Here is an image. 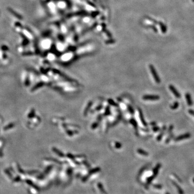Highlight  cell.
<instances>
[{"label": "cell", "instance_id": "obj_1", "mask_svg": "<svg viewBox=\"0 0 194 194\" xmlns=\"http://www.w3.org/2000/svg\"><path fill=\"white\" fill-rule=\"evenodd\" d=\"M150 69L151 72V73H152L153 77L154 79L155 80V81L157 84H160V82H161V80H160V78L159 77V76L158 74V73L156 72V71L154 67L153 66V65H152V64L150 65Z\"/></svg>", "mask_w": 194, "mask_h": 194}, {"label": "cell", "instance_id": "obj_2", "mask_svg": "<svg viewBox=\"0 0 194 194\" xmlns=\"http://www.w3.org/2000/svg\"><path fill=\"white\" fill-rule=\"evenodd\" d=\"M161 165L160 163H158V165H156V166L155 167V168L153 170V175L150 178H149L148 179V181H147V183H148V184H150L151 182L152 181V180H153V179L156 176V175H158V170H159L160 168H161Z\"/></svg>", "mask_w": 194, "mask_h": 194}, {"label": "cell", "instance_id": "obj_3", "mask_svg": "<svg viewBox=\"0 0 194 194\" xmlns=\"http://www.w3.org/2000/svg\"><path fill=\"white\" fill-rule=\"evenodd\" d=\"M191 135L190 133H184L183 134H182V135H178L176 137H174V140L175 142H178V141L188 139H189L190 137H191Z\"/></svg>", "mask_w": 194, "mask_h": 194}, {"label": "cell", "instance_id": "obj_4", "mask_svg": "<svg viewBox=\"0 0 194 194\" xmlns=\"http://www.w3.org/2000/svg\"><path fill=\"white\" fill-rule=\"evenodd\" d=\"M160 97L157 95H145L142 97L144 100H150V101H155L160 99Z\"/></svg>", "mask_w": 194, "mask_h": 194}, {"label": "cell", "instance_id": "obj_5", "mask_svg": "<svg viewBox=\"0 0 194 194\" xmlns=\"http://www.w3.org/2000/svg\"><path fill=\"white\" fill-rule=\"evenodd\" d=\"M169 88L170 89V90L171 91V92L174 94V96L176 97L177 98H181L180 93H179L178 91L177 90V89L174 87V86H173V85H170Z\"/></svg>", "mask_w": 194, "mask_h": 194}, {"label": "cell", "instance_id": "obj_6", "mask_svg": "<svg viewBox=\"0 0 194 194\" xmlns=\"http://www.w3.org/2000/svg\"><path fill=\"white\" fill-rule=\"evenodd\" d=\"M185 98L186 99V102H187V104L188 106H191L193 105V100H192L191 94H190L189 93H186Z\"/></svg>", "mask_w": 194, "mask_h": 194}, {"label": "cell", "instance_id": "obj_7", "mask_svg": "<svg viewBox=\"0 0 194 194\" xmlns=\"http://www.w3.org/2000/svg\"><path fill=\"white\" fill-rule=\"evenodd\" d=\"M167 129V127H166V126L164 125L162 127V129H161V132H160V133L159 134V135L157 137V140L158 141H160L161 140L162 137H163V136L164 135V134H165V131Z\"/></svg>", "mask_w": 194, "mask_h": 194}, {"label": "cell", "instance_id": "obj_8", "mask_svg": "<svg viewBox=\"0 0 194 194\" xmlns=\"http://www.w3.org/2000/svg\"><path fill=\"white\" fill-rule=\"evenodd\" d=\"M171 183H172V184L176 188L177 190H178V194H184L183 190L181 187V186H179L176 182H175L174 181H171Z\"/></svg>", "mask_w": 194, "mask_h": 194}, {"label": "cell", "instance_id": "obj_9", "mask_svg": "<svg viewBox=\"0 0 194 194\" xmlns=\"http://www.w3.org/2000/svg\"><path fill=\"white\" fill-rule=\"evenodd\" d=\"M139 114L140 119L142 124L143 125V126H148V125H147V123L146 122L144 117H143V115L142 112L141 110L140 109H139Z\"/></svg>", "mask_w": 194, "mask_h": 194}, {"label": "cell", "instance_id": "obj_10", "mask_svg": "<svg viewBox=\"0 0 194 194\" xmlns=\"http://www.w3.org/2000/svg\"><path fill=\"white\" fill-rule=\"evenodd\" d=\"M174 137H175V135H174V134L173 133H170V134H169L168 137H167V139H166V141H165L166 143H169V142L170 141L173 139H174Z\"/></svg>", "mask_w": 194, "mask_h": 194}, {"label": "cell", "instance_id": "obj_11", "mask_svg": "<svg viewBox=\"0 0 194 194\" xmlns=\"http://www.w3.org/2000/svg\"><path fill=\"white\" fill-rule=\"evenodd\" d=\"M179 106V102L178 101L174 102L173 104L170 106V109L173 110L176 109Z\"/></svg>", "mask_w": 194, "mask_h": 194}, {"label": "cell", "instance_id": "obj_12", "mask_svg": "<svg viewBox=\"0 0 194 194\" xmlns=\"http://www.w3.org/2000/svg\"><path fill=\"white\" fill-rule=\"evenodd\" d=\"M137 152L138 153H139L141 155H144L146 156L148 155V153H147V152H146V151L141 150V149H138V150H137Z\"/></svg>", "mask_w": 194, "mask_h": 194}, {"label": "cell", "instance_id": "obj_13", "mask_svg": "<svg viewBox=\"0 0 194 194\" xmlns=\"http://www.w3.org/2000/svg\"><path fill=\"white\" fill-rule=\"evenodd\" d=\"M92 105V102H89V103L88 104V105H87L85 111H84V115H86L87 114V113H88V112L89 109V108L91 107V106Z\"/></svg>", "mask_w": 194, "mask_h": 194}, {"label": "cell", "instance_id": "obj_14", "mask_svg": "<svg viewBox=\"0 0 194 194\" xmlns=\"http://www.w3.org/2000/svg\"><path fill=\"white\" fill-rule=\"evenodd\" d=\"M130 122L131 124L133 125V126H134V127L135 128V129L137 130V121H135V120H134V119H132L131 120H130Z\"/></svg>", "mask_w": 194, "mask_h": 194}, {"label": "cell", "instance_id": "obj_15", "mask_svg": "<svg viewBox=\"0 0 194 194\" xmlns=\"http://www.w3.org/2000/svg\"><path fill=\"white\" fill-rule=\"evenodd\" d=\"M173 129H174V125H170L168 127V130H167L168 134H170V133H172V132L173 131Z\"/></svg>", "mask_w": 194, "mask_h": 194}, {"label": "cell", "instance_id": "obj_16", "mask_svg": "<svg viewBox=\"0 0 194 194\" xmlns=\"http://www.w3.org/2000/svg\"><path fill=\"white\" fill-rule=\"evenodd\" d=\"M108 102H109V103L110 104V105L114 106H117V104L115 102L113 101L112 99H109V100H108Z\"/></svg>", "mask_w": 194, "mask_h": 194}, {"label": "cell", "instance_id": "obj_17", "mask_svg": "<svg viewBox=\"0 0 194 194\" xmlns=\"http://www.w3.org/2000/svg\"><path fill=\"white\" fill-rule=\"evenodd\" d=\"M98 187L99 188V189H100V191H101L102 193L105 194H106V192L105 191V190H104V189L103 190V187H102V185L101 184L98 183Z\"/></svg>", "mask_w": 194, "mask_h": 194}, {"label": "cell", "instance_id": "obj_18", "mask_svg": "<svg viewBox=\"0 0 194 194\" xmlns=\"http://www.w3.org/2000/svg\"><path fill=\"white\" fill-rule=\"evenodd\" d=\"M152 129L154 132H157L158 131V130H160V128L159 127H158L157 126H154V127H153Z\"/></svg>", "mask_w": 194, "mask_h": 194}, {"label": "cell", "instance_id": "obj_19", "mask_svg": "<svg viewBox=\"0 0 194 194\" xmlns=\"http://www.w3.org/2000/svg\"><path fill=\"white\" fill-rule=\"evenodd\" d=\"M110 109H109V107H107L106 109V111H105V114L106 115H109L110 114Z\"/></svg>", "mask_w": 194, "mask_h": 194}, {"label": "cell", "instance_id": "obj_20", "mask_svg": "<svg viewBox=\"0 0 194 194\" xmlns=\"http://www.w3.org/2000/svg\"><path fill=\"white\" fill-rule=\"evenodd\" d=\"M128 110H129V112L131 114H133L134 113V111L133 108H132L130 106H128Z\"/></svg>", "mask_w": 194, "mask_h": 194}, {"label": "cell", "instance_id": "obj_21", "mask_svg": "<svg viewBox=\"0 0 194 194\" xmlns=\"http://www.w3.org/2000/svg\"><path fill=\"white\" fill-rule=\"evenodd\" d=\"M173 175H174V178H176L177 180H178V182H180V183H182V180H181L180 178H178V175H176L175 174H173Z\"/></svg>", "mask_w": 194, "mask_h": 194}, {"label": "cell", "instance_id": "obj_22", "mask_svg": "<svg viewBox=\"0 0 194 194\" xmlns=\"http://www.w3.org/2000/svg\"><path fill=\"white\" fill-rule=\"evenodd\" d=\"M153 186H154V188H156V189H161L162 187V186L159 185V184H155V185H154Z\"/></svg>", "mask_w": 194, "mask_h": 194}, {"label": "cell", "instance_id": "obj_23", "mask_svg": "<svg viewBox=\"0 0 194 194\" xmlns=\"http://www.w3.org/2000/svg\"><path fill=\"white\" fill-rule=\"evenodd\" d=\"M98 123H97V122H95V123H94V124H93L92 125V129H94V128H97V127H98Z\"/></svg>", "mask_w": 194, "mask_h": 194}, {"label": "cell", "instance_id": "obj_24", "mask_svg": "<svg viewBox=\"0 0 194 194\" xmlns=\"http://www.w3.org/2000/svg\"><path fill=\"white\" fill-rule=\"evenodd\" d=\"M115 147L117 148H120L121 147V145L120 143L119 142H116L115 143Z\"/></svg>", "mask_w": 194, "mask_h": 194}, {"label": "cell", "instance_id": "obj_25", "mask_svg": "<svg viewBox=\"0 0 194 194\" xmlns=\"http://www.w3.org/2000/svg\"><path fill=\"white\" fill-rule=\"evenodd\" d=\"M188 112H189V113L190 114H191V115H193V116L194 117V110L189 109V111H188Z\"/></svg>", "mask_w": 194, "mask_h": 194}, {"label": "cell", "instance_id": "obj_26", "mask_svg": "<svg viewBox=\"0 0 194 194\" xmlns=\"http://www.w3.org/2000/svg\"><path fill=\"white\" fill-rule=\"evenodd\" d=\"M67 133H68V135H69L70 136H72V135H73L72 132H71L70 130H69V131H68V132H67Z\"/></svg>", "mask_w": 194, "mask_h": 194}, {"label": "cell", "instance_id": "obj_27", "mask_svg": "<svg viewBox=\"0 0 194 194\" xmlns=\"http://www.w3.org/2000/svg\"><path fill=\"white\" fill-rule=\"evenodd\" d=\"M150 125L155 126H156V122H151V123H150Z\"/></svg>", "mask_w": 194, "mask_h": 194}, {"label": "cell", "instance_id": "obj_28", "mask_svg": "<svg viewBox=\"0 0 194 194\" xmlns=\"http://www.w3.org/2000/svg\"><path fill=\"white\" fill-rule=\"evenodd\" d=\"M101 107H102V106H101V105H100V106H99V107H97V110H99V109H101Z\"/></svg>", "mask_w": 194, "mask_h": 194}, {"label": "cell", "instance_id": "obj_29", "mask_svg": "<svg viewBox=\"0 0 194 194\" xmlns=\"http://www.w3.org/2000/svg\"><path fill=\"white\" fill-rule=\"evenodd\" d=\"M193 182L194 183V178H193Z\"/></svg>", "mask_w": 194, "mask_h": 194}, {"label": "cell", "instance_id": "obj_30", "mask_svg": "<svg viewBox=\"0 0 194 194\" xmlns=\"http://www.w3.org/2000/svg\"><path fill=\"white\" fill-rule=\"evenodd\" d=\"M166 194H169V193H166Z\"/></svg>", "mask_w": 194, "mask_h": 194}, {"label": "cell", "instance_id": "obj_31", "mask_svg": "<svg viewBox=\"0 0 194 194\" xmlns=\"http://www.w3.org/2000/svg\"><path fill=\"white\" fill-rule=\"evenodd\" d=\"M192 1H193V2H194V0H192Z\"/></svg>", "mask_w": 194, "mask_h": 194}]
</instances>
